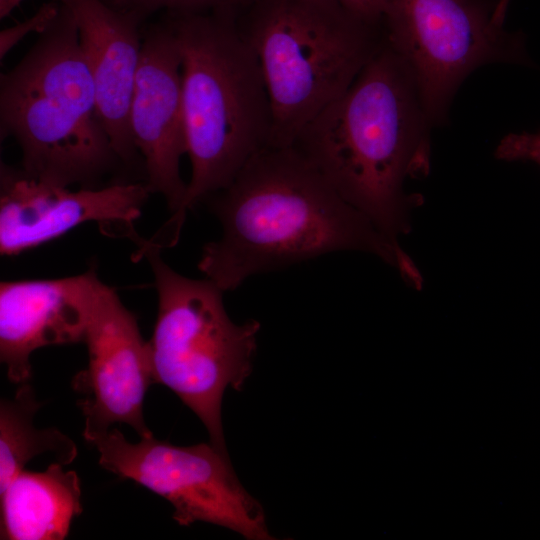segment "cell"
Segmentation results:
<instances>
[{"label": "cell", "mask_w": 540, "mask_h": 540, "mask_svg": "<svg viewBox=\"0 0 540 540\" xmlns=\"http://www.w3.org/2000/svg\"><path fill=\"white\" fill-rule=\"evenodd\" d=\"M111 7L129 14L141 24L148 17L158 13L197 14L226 13L236 15L249 8L257 0H103Z\"/></svg>", "instance_id": "cell-16"}, {"label": "cell", "mask_w": 540, "mask_h": 540, "mask_svg": "<svg viewBox=\"0 0 540 540\" xmlns=\"http://www.w3.org/2000/svg\"><path fill=\"white\" fill-rule=\"evenodd\" d=\"M511 0H497L494 5V14L496 18L503 20Z\"/></svg>", "instance_id": "cell-21"}, {"label": "cell", "mask_w": 540, "mask_h": 540, "mask_svg": "<svg viewBox=\"0 0 540 540\" xmlns=\"http://www.w3.org/2000/svg\"><path fill=\"white\" fill-rule=\"evenodd\" d=\"M40 407L29 382L19 385L13 399L0 403V492L42 454H52L67 465L77 456L75 443L55 428L38 429L33 423Z\"/></svg>", "instance_id": "cell-15"}, {"label": "cell", "mask_w": 540, "mask_h": 540, "mask_svg": "<svg viewBox=\"0 0 540 540\" xmlns=\"http://www.w3.org/2000/svg\"><path fill=\"white\" fill-rule=\"evenodd\" d=\"M99 464L166 499L181 526L205 522L248 540H271L264 510L240 483L228 452L210 443L176 446L153 436L131 443L116 428L92 443Z\"/></svg>", "instance_id": "cell-8"}, {"label": "cell", "mask_w": 540, "mask_h": 540, "mask_svg": "<svg viewBox=\"0 0 540 540\" xmlns=\"http://www.w3.org/2000/svg\"><path fill=\"white\" fill-rule=\"evenodd\" d=\"M150 190L146 183L117 182L72 191L1 165L0 252L17 255L54 240L80 224L96 222L107 234L138 243L134 222Z\"/></svg>", "instance_id": "cell-10"}, {"label": "cell", "mask_w": 540, "mask_h": 540, "mask_svg": "<svg viewBox=\"0 0 540 540\" xmlns=\"http://www.w3.org/2000/svg\"><path fill=\"white\" fill-rule=\"evenodd\" d=\"M207 199L222 232L204 246L198 268L224 292L252 275L342 250L376 255L422 286L399 242L347 203L294 146L259 151Z\"/></svg>", "instance_id": "cell-1"}, {"label": "cell", "mask_w": 540, "mask_h": 540, "mask_svg": "<svg viewBox=\"0 0 540 540\" xmlns=\"http://www.w3.org/2000/svg\"><path fill=\"white\" fill-rule=\"evenodd\" d=\"M146 185L164 197L172 213L185 197L180 162L187 153L182 60L174 30L164 16L142 34V49L129 115Z\"/></svg>", "instance_id": "cell-11"}, {"label": "cell", "mask_w": 540, "mask_h": 540, "mask_svg": "<svg viewBox=\"0 0 540 540\" xmlns=\"http://www.w3.org/2000/svg\"><path fill=\"white\" fill-rule=\"evenodd\" d=\"M23 0H0V18L3 19L11 14Z\"/></svg>", "instance_id": "cell-20"}, {"label": "cell", "mask_w": 540, "mask_h": 540, "mask_svg": "<svg viewBox=\"0 0 540 540\" xmlns=\"http://www.w3.org/2000/svg\"><path fill=\"white\" fill-rule=\"evenodd\" d=\"M52 463L43 472L23 470L0 492V538L62 540L82 512L78 475Z\"/></svg>", "instance_id": "cell-14"}, {"label": "cell", "mask_w": 540, "mask_h": 540, "mask_svg": "<svg viewBox=\"0 0 540 540\" xmlns=\"http://www.w3.org/2000/svg\"><path fill=\"white\" fill-rule=\"evenodd\" d=\"M432 127L411 73L384 38L351 85L292 146L347 203L398 241L422 201L405 184L429 172Z\"/></svg>", "instance_id": "cell-2"}, {"label": "cell", "mask_w": 540, "mask_h": 540, "mask_svg": "<svg viewBox=\"0 0 540 540\" xmlns=\"http://www.w3.org/2000/svg\"><path fill=\"white\" fill-rule=\"evenodd\" d=\"M83 342L88 365L75 375L72 386L83 395L78 406L84 415L85 440L92 444L120 423L140 438L153 436L143 415L145 394L154 383L149 345L134 314L102 282L90 307Z\"/></svg>", "instance_id": "cell-9"}, {"label": "cell", "mask_w": 540, "mask_h": 540, "mask_svg": "<svg viewBox=\"0 0 540 540\" xmlns=\"http://www.w3.org/2000/svg\"><path fill=\"white\" fill-rule=\"evenodd\" d=\"M242 33L253 49L273 113L269 147L300 131L354 81L381 46V25L336 0H257Z\"/></svg>", "instance_id": "cell-5"}, {"label": "cell", "mask_w": 540, "mask_h": 540, "mask_svg": "<svg viewBox=\"0 0 540 540\" xmlns=\"http://www.w3.org/2000/svg\"><path fill=\"white\" fill-rule=\"evenodd\" d=\"M361 19L381 25L388 0H336Z\"/></svg>", "instance_id": "cell-19"}, {"label": "cell", "mask_w": 540, "mask_h": 540, "mask_svg": "<svg viewBox=\"0 0 540 540\" xmlns=\"http://www.w3.org/2000/svg\"><path fill=\"white\" fill-rule=\"evenodd\" d=\"M495 157L503 161H531L540 166V132L506 135L497 145Z\"/></svg>", "instance_id": "cell-18"}, {"label": "cell", "mask_w": 540, "mask_h": 540, "mask_svg": "<svg viewBox=\"0 0 540 540\" xmlns=\"http://www.w3.org/2000/svg\"><path fill=\"white\" fill-rule=\"evenodd\" d=\"M1 138L20 147L22 171L37 180L96 188L121 162L98 112L92 74L70 11L0 77Z\"/></svg>", "instance_id": "cell-4"}, {"label": "cell", "mask_w": 540, "mask_h": 540, "mask_svg": "<svg viewBox=\"0 0 540 540\" xmlns=\"http://www.w3.org/2000/svg\"><path fill=\"white\" fill-rule=\"evenodd\" d=\"M381 25L433 126L446 121L454 94L473 71L523 54L519 38L494 23L493 6L482 0H388Z\"/></svg>", "instance_id": "cell-7"}, {"label": "cell", "mask_w": 540, "mask_h": 540, "mask_svg": "<svg viewBox=\"0 0 540 540\" xmlns=\"http://www.w3.org/2000/svg\"><path fill=\"white\" fill-rule=\"evenodd\" d=\"M60 11V3L56 0L42 4L29 18L0 32V59L30 33L38 35L44 32L55 20Z\"/></svg>", "instance_id": "cell-17"}, {"label": "cell", "mask_w": 540, "mask_h": 540, "mask_svg": "<svg viewBox=\"0 0 540 540\" xmlns=\"http://www.w3.org/2000/svg\"><path fill=\"white\" fill-rule=\"evenodd\" d=\"M100 282L94 269L58 279L1 282L0 359L11 382L29 381L35 350L83 342Z\"/></svg>", "instance_id": "cell-12"}, {"label": "cell", "mask_w": 540, "mask_h": 540, "mask_svg": "<svg viewBox=\"0 0 540 540\" xmlns=\"http://www.w3.org/2000/svg\"><path fill=\"white\" fill-rule=\"evenodd\" d=\"M161 249L142 239L136 256L145 257L155 278L158 311L148 342L152 376L201 420L210 442L227 452L222 401L227 388L240 391L252 371L260 323L235 324L213 281L185 277L161 258Z\"/></svg>", "instance_id": "cell-6"}, {"label": "cell", "mask_w": 540, "mask_h": 540, "mask_svg": "<svg viewBox=\"0 0 540 540\" xmlns=\"http://www.w3.org/2000/svg\"><path fill=\"white\" fill-rule=\"evenodd\" d=\"M75 21L94 81L100 118L122 163L138 154L130 131V106L142 49L141 23L103 0H56Z\"/></svg>", "instance_id": "cell-13"}, {"label": "cell", "mask_w": 540, "mask_h": 540, "mask_svg": "<svg viewBox=\"0 0 540 540\" xmlns=\"http://www.w3.org/2000/svg\"><path fill=\"white\" fill-rule=\"evenodd\" d=\"M182 60V91L191 178L180 208L155 233L165 247L179 239L186 212L226 188L270 146L273 113L258 59L236 15L165 14Z\"/></svg>", "instance_id": "cell-3"}]
</instances>
